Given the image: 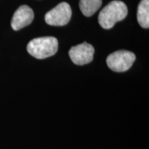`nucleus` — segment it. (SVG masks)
Instances as JSON below:
<instances>
[{
	"label": "nucleus",
	"mask_w": 149,
	"mask_h": 149,
	"mask_svg": "<svg viewBox=\"0 0 149 149\" xmlns=\"http://www.w3.org/2000/svg\"><path fill=\"white\" fill-rule=\"evenodd\" d=\"M128 14L126 5L122 1L115 0L106 6L98 16V22L104 29H110L115 23L122 21Z\"/></svg>",
	"instance_id": "f257e3e1"
},
{
	"label": "nucleus",
	"mask_w": 149,
	"mask_h": 149,
	"mask_svg": "<svg viewBox=\"0 0 149 149\" xmlns=\"http://www.w3.org/2000/svg\"><path fill=\"white\" fill-rule=\"evenodd\" d=\"M34 19V13L29 6L22 5L15 11L11 21V26L15 31L29 25Z\"/></svg>",
	"instance_id": "423d86ee"
},
{
	"label": "nucleus",
	"mask_w": 149,
	"mask_h": 149,
	"mask_svg": "<svg viewBox=\"0 0 149 149\" xmlns=\"http://www.w3.org/2000/svg\"><path fill=\"white\" fill-rule=\"evenodd\" d=\"M95 53L94 47L86 42L72 46L68 54L74 64L82 66L91 62Z\"/></svg>",
	"instance_id": "39448f33"
},
{
	"label": "nucleus",
	"mask_w": 149,
	"mask_h": 149,
	"mask_svg": "<svg viewBox=\"0 0 149 149\" xmlns=\"http://www.w3.org/2000/svg\"><path fill=\"white\" fill-rule=\"evenodd\" d=\"M102 0H80L79 8L84 15L91 17L101 7Z\"/></svg>",
	"instance_id": "6e6552de"
},
{
	"label": "nucleus",
	"mask_w": 149,
	"mask_h": 149,
	"mask_svg": "<svg viewBox=\"0 0 149 149\" xmlns=\"http://www.w3.org/2000/svg\"><path fill=\"white\" fill-rule=\"evenodd\" d=\"M137 21L144 29L149 27V0H141L137 8Z\"/></svg>",
	"instance_id": "0eeeda50"
},
{
	"label": "nucleus",
	"mask_w": 149,
	"mask_h": 149,
	"mask_svg": "<svg viewBox=\"0 0 149 149\" xmlns=\"http://www.w3.org/2000/svg\"><path fill=\"white\" fill-rule=\"evenodd\" d=\"M58 50V41L54 37H43L33 39L28 44L27 51L33 57L43 59L51 57Z\"/></svg>",
	"instance_id": "f03ea898"
},
{
	"label": "nucleus",
	"mask_w": 149,
	"mask_h": 149,
	"mask_svg": "<svg viewBox=\"0 0 149 149\" xmlns=\"http://www.w3.org/2000/svg\"><path fill=\"white\" fill-rule=\"evenodd\" d=\"M135 55L132 52L122 50L108 56L107 64L110 69L115 72H122L129 70L135 61Z\"/></svg>",
	"instance_id": "7ed1b4c3"
},
{
	"label": "nucleus",
	"mask_w": 149,
	"mask_h": 149,
	"mask_svg": "<svg viewBox=\"0 0 149 149\" xmlns=\"http://www.w3.org/2000/svg\"><path fill=\"white\" fill-rule=\"evenodd\" d=\"M71 15L70 5L66 2H61L46 14L45 21L48 25L62 26L69 22Z\"/></svg>",
	"instance_id": "20e7f679"
}]
</instances>
